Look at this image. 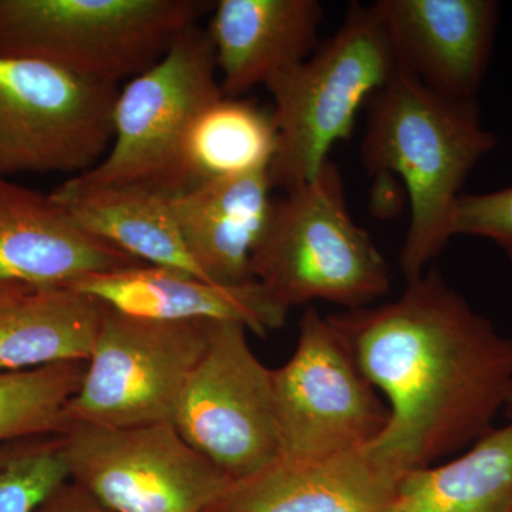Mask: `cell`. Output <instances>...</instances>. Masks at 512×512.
<instances>
[{
  "instance_id": "obj_24",
  "label": "cell",
  "mask_w": 512,
  "mask_h": 512,
  "mask_svg": "<svg viewBox=\"0 0 512 512\" xmlns=\"http://www.w3.org/2000/svg\"><path fill=\"white\" fill-rule=\"evenodd\" d=\"M454 237L487 239L512 262V185L458 198L451 224Z\"/></svg>"
},
{
  "instance_id": "obj_22",
  "label": "cell",
  "mask_w": 512,
  "mask_h": 512,
  "mask_svg": "<svg viewBox=\"0 0 512 512\" xmlns=\"http://www.w3.org/2000/svg\"><path fill=\"white\" fill-rule=\"evenodd\" d=\"M87 360L0 373V443L62 436L70 427L67 406L79 392Z\"/></svg>"
},
{
  "instance_id": "obj_4",
  "label": "cell",
  "mask_w": 512,
  "mask_h": 512,
  "mask_svg": "<svg viewBox=\"0 0 512 512\" xmlns=\"http://www.w3.org/2000/svg\"><path fill=\"white\" fill-rule=\"evenodd\" d=\"M397 72L375 5L352 3L332 39L265 86L278 128L272 188L288 192L311 183L333 146L352 136L359 110Z\"/></svg>"
},
{
  "instance_id": "obj_9",
  "label": "cell",
  "mask_w": 512,
  "mask_h": 512,
  "mask_svg": "<svg viewBox=\"0 0 512 512\" xmlns=\"http://www.w3.org/2000/svg\"><path fill=\"white\" fill-rule=\"evenodd\" d=\"M119 86L0 57V178L92 170L113 143Z\"/></svg>"
},
{
  "instance_id": "obj_11",
  "label": "cell",
  "mask_w": 512,
  "mask_h": 512,
  "mask_svg": "<svg viewBox=\"0 0 512 512\" xmlns=\"http://www.w3.org/2000/svg\"><path fill=\"white\" fill-rule=\"evenodd\" d=\"M173 423L231 481L281 456L272 370L255 355L244 325L208 322L207 349L181 394Z\"/></svg>"
},
{
  "instance_id": "obj_5",
  "label": "cell",
  "mask_w": 512,
  "mask_h": 512,
  "mask_svg": "<svg viewBox=\"0 0 512 512\" xmlns=\"http://www.w3.org/2000/svg\"><path fill=\"white\" fill-rule=\"evenodd\" d=\"M205 0H0V57L114 84L163 59Z\"/></svg>"
},
{
  "instance_id": "obj_8",
  "label": "cell",
  "mask_w": 512,
  "mask_h": 512,
  "mask_svg": "<svg viewBox=\"0 0 512 512\" xmlns=\"http://www.w3.org/2000/svg\"><path fill=\"white\" fill-rule=\"evenodd\" d=\"M210 320H157L104 303L96 343L70 423L138 427L173 423L181 394L208 346Z\"/></svg>"
},
{
  "instance_id": "obj_10",
  "label": "cell",
  "mask_w": 512,
  "mask_h": 512,
  "mask_svg": "<svg viewBox=\"0 0 512 512\" xmlns=\"http://www.w3.org/2000/svg\"><path fill=\"white\" fill-rule=\"evenodd\" d=\"M63 439L70 480L113 512H204L231 483L174 423H72Z\"/></svg>"
},
{
  "instance_id": "obj_1",
  "label": "cell",
  "mask_w": 512,
  "mask_h": 512,
  "mask_svg": "<svg viewBox=\"0 0 512 512\" xmlns=\"http://www.w3.org/2000/svg\"><path fill=\"white\" fill-rule=\"evenodd\" d=\"M389 407L373 446L404 474L467 450L494 429L512 389V339L436 268L396 301L328 316Z\"/></svg>"
},
{
  "instance_id": "obj_18",
  "label": "cell",
  "mask_w": 512,
  "mask_h": 512,
  "mask_svg": "<svg viewBox=\"0 0 512 512\" xmlns=\"http://www.w3.org/2000/svg\"><path fill=\"white\" fill-rule=\"evenodd\" d=\"M276 148L272 110L224 94L202 107L185 131L170 198L228 178L268 173Z\"/></svg>"
},
{
  "instance_id": "obj_26",
  "label": "cell",
  "mask_w": 512,
  "mask_h": 512,
  "mask_svg": "<svg viewBox=\"0 0 512 512\" xmlns=\"http://www.w3.org/2000/svg\"><path fill=\"white\" fill-rule=\"evenodd\" d=\"M35 291V288L22 284H13V282L0 281V305L15 301L26 293Z\"/></svg>"
},
{
  "instance_id": "obj_12",
  "label": "cell",
  "mask_w": 512,
  "mask_h": 512,
  "mask_svg": "<svg viewBox=\"0 0 512 512\" xmlns=\"http://www.w3.org/2000/svg\"><path fill=\"white\" fill-rule=\"evenodd\" d=\"M400 72L441 96L476 100L498 25L493 0H379Z\"/></svg>"
},
{
  "instance_id": "obj_13",
  "label": "cell",
  "mask_w": 512,
  "mask_h": 512,
  "mask_svg": "<svg viewBox=\"0 0 512 512\" xmlns=\"http://www.w3.org/2000/svg\"><path fill=\"white\" fill-rule=\"evenodd\" d=\"M143 265L84 231L52 194L0 178V281L69 288L87 276Z\"/></svg>"
},
{
  "instance_id": "obj_23",
  "label": "cell",
  "mask_w": 512,
  "mask_h": 512,
  "mask_svg": "<svg viewBox=\"0 0 512 512\" xmlns=\"http://www.w3.org/2000/svg\"><path fill=\"white\" fill-rule=\"evenodd\" d=\"M69 480L63 434L0 443V512H33Z\"/></svg>"
},
{
  "instance_id": "obj_7",
  "label": "cell",
  "mask_w": 512,
  "mask_h": 512,
  "mask_svg": "<svg viewBox=\"0 0 512 512\" xmlns=\"http://www.w3.org/2000/svg\"><path fill=\"white\" fill-rule=\"evenodd\" d=\"M281 458L330 460L372 446L389 407L328 316L309 306L291 359L272 370Z\"/></svg>"
},
{
  "instance_id": "obj_27",
  "label": "cell",
  "mask_w": 512,
  "mask_h": 512,
  "mask_svg": "<svg viewBox=\"0 0 512 512\" xmlns=\"http://www.w3.org/2000/svg\"><path fill=\"white\" fill-rule=\"evenodd\" d=\"M504 414L508 419L512 420V389L510 396H508L507 404H505Z\"/></svg>"
},
{
  "instance_id": "obj_14",
  "label": "cell",
  "mask_w": 512,
  "mask_h": 512,
  "mask_svg": "<svg viewBox=\"0 0 512 512\" xmlns=\"http://www.w3.org/2000/svg\"><path fill=\"white\" fill-rule=\"evenodd\" d=\"M402 476L373 444L313 463L279 457L231 481L204 512H384Z\"/></svg>"
},
{
  "instance_id": "obj_3",
  "label": "cell",
  "mask_w": 512,
  "mask_h": 512,
  "mask_svg": "<svg viewBox=\"0 0 512 512\" xmlns=\"http://www.w3.org/2000/svg\"><path fill=\"white\" fill-rule=\"evenodd\" d=\"M252 275L288 311L315 301L366 308L392 288L389 265L350 215L342 174L330 160L311 183L272 202Z\"/></svg>"
},
{
  "instance_id": "obj_17",
  "label": "cell",
  "mask_w": 512,
  "mask_h": 512,
  "mask_svg": "<svg viewBox=\"0 0 512 512\" xmlns=\"http://www.w3.org/2000/svg\"><path fill=\"white\" fill-rule=\"evenodd\" d=\"M268 173L202 185L167 198L188 251L211 284L254 282L252 254L271 214Z\"/></svg>"
},
{
  "instance_id": "obj_15",
  "label": "cell",
  "mask_w": 512,
  "mask_h": 512,
  "mask_svg": "<svg viewBox=\"0 0 512 512\" xmlns=\"http://www.w3.org/2000/svg\"><path fill=\"white\" fill-rule=\"evenodd\" d=\"M69 288L128 315L237 322L261 338L281 329L289 313L259 282L217 285L185 272L150 265L87 276Z\"/></svg>"
},
{
  "instance_id": "obj_20",
  "label": "cell",
  "mask_w": 512,
  "mask_h": 512,
  "mask_svg": "<svg viewBox=\"0 0 512 512\" xmlns=\"http://www.w3.org/2000/svg\"><path fill=\"white\" fill-rule=\"evenodd\" d=\"M384 512H512V420L447 463L404 473Z\"/></svg>"
},
{
  "instance_id": "obj_21",
  "label": "cell",
  "mask_w": 512,
  "mask_h": 512,
  "mask_svg": "<svg viewBox=\"0 0 512 512\" xmlns=\"http://www.w3.org/2000/svg\"><path fill=\"white\" fill-rule=\"evenodd\" d=\"M52 197L67 208L84 231L143 264L174 269L207 281L188 251L163 195L136 188L92 192H63L56 188Z\"/></svg>"
},
{
  "instance_id": "obj_19",
  "label": "cell",
  "mask_w": 512,
  "mask_h": 512,
  "mask_svg": "<svg viewBox=\"0 0 512 512\" xmlns=\"http://www.w3.org/2000/svg\"><path fill=\"white\" fill-rule=\"evenodd\" d=\"M104 303L70 288L35 289L0 305V373L89 360Z\"/></svg>"
},
{
  "instance_id": "obj_2",
  "label": "cell",
  "mask_w": 512,
  "mask_h": 512,
  "mask_svg": "<svg viewBox=\"0 0 512 512\" xmlns=\"http://www.w3.org/2000/svg\"><path fill=\"white\" fill-rule=\"evenodd\" d=\"M495 146L476 100L441 96L400 70L369 100L363 164L375 177L399 175L409 195L410 225L399 255L407 282L453 239L463 185Z\"/></svg>"
},
{
  "instance_id": "obj_6",
  "label": "cell",
  "mask_w": 512,
  "mask_h": 512,
  "mask_svg": "<svg viewBox=\"0 0 512 512\" xmlns=\"http://www.w3.org/2000/svg\"><path fill=\"white\" fill-rule=\"evenodd\" d=\"M207 28L185 29L160 62L131 79L114 107L113 143L92 170L57 190L136 188L170 198L185 131L202 107L224 96Z\"/></svg>"
},
{
  "instance_id": "obj_25",
  "label": "cell",
  "mask_w": 512,
  "mask_h": 512,
  "mask_svg": "<svg viewBox=\"0 0 512 512\" xmlns=\"http://www.w3.org/2000/svg\"><path fill=\"white\" fill-rule=\"evenodd\" d=\"M33 512H113L72 480L47 495Z\"/></svg>"
},
{
  "instance_id": "obj_16",
  "label": "cell",
  "mask_w": 512,
  "mask_h": 512,
  "mask_svg": "<svg viewBox=\"0 0 512 512\" xmlns=\"http://www.w3.org/2000/svg\"><path fill=\"white\" fill-rule=\"evenodd\" d=\"M212 10L207 29L227 97L266 86L318 49L316 0H220Z\"/></svg>"
}]
</instances>
